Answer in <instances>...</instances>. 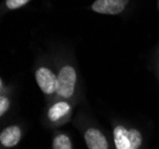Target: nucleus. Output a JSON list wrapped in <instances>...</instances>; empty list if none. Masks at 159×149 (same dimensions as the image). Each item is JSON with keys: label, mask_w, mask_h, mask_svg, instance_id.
I'll return each mask as SVG.
<instances>
[{"label": "nucleus", "mask_w": 159, "mask_h": 149, "mask_svg": "<svg viewBox=\"0 0 159 149\" xmlns=\"http://www.w3.org/2000/svg\"><path fill=\"white\" fill-rule=\"evenodd\" d=\"M113 135L116 149H139L143 142V136L139 130H128L124 125H116Z\"/></svg>", "instance_id": "obj_1"}, {"label": "nucleus", "mask_w": 159, "mask_h": 149, "mask_svg": "<svg viewBox=\"0 0 159 149\" xmlns=\"http://www.w3.org/2000/svg\"><path fill=\"white\" fill-rule=\"evenodd\" d=\"M76 84V71L73 66L66 65L60 70L57 75V88L56 92L58 96L69 98L74 95Z\"/></svg>", "instance_id": "obj_2"}, {"label": "nucleus", "mask_w": 159, "mask_h": 149, "mask_svg": "<svg viewBox=\"0 0 159 149\" xmlns=\"http://www.w3.org/2000/svg\"><path fill=\"white\" fill-rule=\"evenodd\" d=\"M36 81L39 85L40 90L47 95H51L56 92L57 88V76H55L50 69L48 68H39L36 71Z\"/></svg>", "instance_id": "obj_3"}, {"label": "nucleus", "mask_w": 159, "mask_h": 149, "mask_svg": "<svg viewBox=\"0 0 159 149\" xmlns=\"http://www.w3.org/2000/svg\"><path fill=\"white\" fill-rule=\"evenodd\" d=\"M127 5V0H95L92 10L100 14H119Z\"/></svg>", "instance_id": "obj_4"}, {"label": "nucleus", "mask_w": 159, "mask_h": 149, "mask_svg": "<svg viewBox=\"0 0 159 149\" xmlns=\"http://www.w3.org/2000/svg\"><path fill=\"white\" fill-rule=\"evenodd\" d=\"M84 140L88 149H108V142L105 135L95 128H89L86 130Z\"/></svg>", "instance_id": "obj_5"}, {"label": "nucleus", "mask_w": 159, "mask_h": 149, "mask_svg": "<svg viewBox=\"0 0 159 149\" xmlns=\"http://www.w3.org/2000/svg\"><path fill=\"white\" fill-rule=\"evenodd\" d=\"M20 138H21V131H20L19 127H17V125L7 127L0 134L1 144L4 147H7V148L17 146L19 143Z\"/></svg>", "instance_id": "obj_6"}, {"label": "nucleus", "mask_w": 159, "mask_h": 149, "mask_svg": "<svg viewBox=\"0 0 159 149\" xmlns=\"http://www.w3.org/2000/svg\"><path fill=\"white\" fill-rule=\"evenodd\" d=\"M69 111H70V105L69 104L66 103V102H58V103H55L49 109L48 116H49L50 121L57 122L62 117L66 116Z\"/></svg>", "instance_id": "obj_7"}, {"label": "nucleus", "mask_w": 159, "mask_h": 149, "mask_svg": "<svg viewBox=\"0 0 159 149\" xmlns=\"http://www.w3.org/2000/svg\"><path fill=\"white\" fill-rule=\"evenodd\" d=\"M52 149H73L70 138L64 134H58L53 138Z\"/></svg>", "instance_id": "obj_8"}, {"label": "nucleus", "mask_w": 159, "mask_h": 149, "mask_svg": "<svg viewBox=\"0 0 159 149\" xmlns=\"http://www.w3.org/2000/svg\"><path fill=\"white\" fill-rule=\"evenodd\" d=\"M30 0H6V6L8 10H17L26 5Z\"/></svg>", "instance_id": "obj_9"}, {"label": "nucleus", "mask_w": 159, "mask_h": 149, "mask_svg": "<svg viewBox=\"0 0 159 149\" xmlns=\"http://www.w3.org/2000/svg\"><path fill=\"white\" fill-rule=\"evenodd\" d=\"M8 107H10V101L5 96H1V98H0V115L1 116L7 111Z\"/></svg>", "instance_id": "obj_10"}, {"label": "nucleus", "mask_w": 159, "mask_h": 149, "mask_svg": "<svg viewBox=\"0 0 159 149\" xmlns=\"http://www.w3.org/2000/svg\"><path fill=\"white\" fill-rule=\"evenodd\" d=\"M158 8H159V1H158Z\"/></svg>", "instance_id": "obj_11"}]
</instances>
